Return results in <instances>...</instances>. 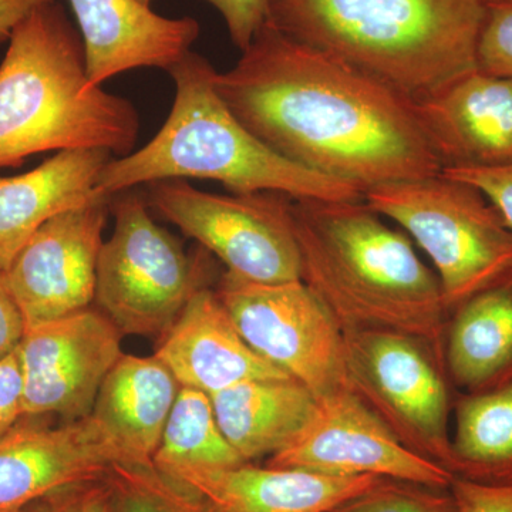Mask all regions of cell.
I'll return each instance as SVG.
<instances>
[{"label": "cell", "mask_w": 512, "mask_h": 512, "mask_svg": "<svg viewBox=\"0 0 512 512\" xmlns=\"http://www.w3.org/2000/svg\"><path fill=\"white\" fill-rule=\"evenodd\" d=\"M215 89L279 156L365 194L443 170L416 103L266 22Z\"/></svg>", "instance_id": "cell-1"}, {"label": "cell", "mask_w": 512, "mask_h": 512, "mask_svg": "<svg viewBox=\"0 0 512 512\" xmlns=\"http://www.w3.org/2000/svg\"><path fill=\"white\" fill-rule=\"evenodd\" d=\"M302 281L343 332L393 330L444 353L448 316L439 278L402 229L365 200H293Z\"/></svg>", "instance_id": "cell-2"}, {"label": "cell", "mask_w": 512, "mask_h": 512, "mask_svg": "<svg viewBox=\"0 0 512 512\" xmlns=\"http://www.w3.org/2000/svg\"><path fill=\"white\" fill-rule=\"evenodd\" d=\"M485 0H268L289 39L420 101L477 69Z\"/></svg>", "instance_id": "cell-3"}, {"label": "cell", "mask_w": 512, "mask_h": 512, "mask_svg": "<svg viewBox=\"0 0 512 512\" xmlns=\"http://www.w3.org/2000/svg\"><path fill=\"white\" fill-rule=\"evenodd\" d=\"M136 107L90 87L79 29L62 3L40 6L15 29L0 63V168L47 151L133 153Z\"/></svg>", "instance_id": "cell-4"}, {"label": "cell", "mask_w": 512, "mask_h": 512, "mask_svg": "<svg viewBox=\"0 0 512 512\" xmlns=\"http://www.w3.org/2000/svg\"><path fill=\"white\" fill-rule=\"evenodd\" d=\"M168 73L175 99L163 127L140 150L111 158L97 178V197L198 178L217 181L232 194L274 191L293 200H363L352 185L286 160L249 133L215 89L217 70L204 56L191 50Z\"/></svg>", "instance_id": "cell-5"}, {"label": "cell", "mask_w": 512, "mask_h": 512, "mask_svg": "<svg viewBox=\"0 0 512 512\" xmlns=\"http://www.w3.org/2000/svg\"><path fill=\"white\" fill-rule=\"evenodd\" d=\"M363 200L429 256L448 313L512 274V231L473 185L440 173L377 185Z\"/></svg>", "instance_id": "cell-6"}, {"label": "cell", "mask_w": 512, "mask_h": 512, "mask_svg": "<svg viewBox=\"0 0 512 512\" xmlns=\"http://www.w3.org/2000/svg\"><path fill=\"white\" fill-rule=\"evenodd\" d=\"M110 210L116 222L100 249L94 301L123 336L163 338L191 296L210 284V269L158 227L137 191L113 195Z\"/></svg>", "instance_id": "cell-7"}, {"label": "cell", "mask_w": 512, "mask_h": 512, "mask_svg": "<svg viewBox=\"0 0 512 512\" xmlns=\"http://www.w3.org/2000/svg\"><path fill=\"white\" fill-rule=\"evenodd\" d=\"M349 390L413 453L450 467L456 390L429 340L363 329L343 332Z\"/></svg>", "instance_id": "cell-8"}, {"label": "cell", "mask_w": 512, "mask_h": 512, "mask_svg": "<svg viewBox=\"0 0 512 512\" xmlns=\"http://www.w3.org/2000/svg\"><path fill=\"white\" fill-rule=\"evenodd\" d=\"M147 185L148 207L217 256L228 274L259 284L302 281L289 195L211 194L185 180Z\"/></svg>", "instance_id": "cell-9"}, {"label": "cell", "mask_w": 512, "mask_h": 512, "mask_svg": "<svg viewBox=\"0 0 512 512\" xmlns=\"http://www.w3.org/2000/svg\"><path fill=\"white\" fill-rule=\"evenodd\" d=\"M215 292L248 345L316 399L349 389L343 330L305 282L259 284L225 271Z\"/></svg>", "instance_id": "cell-10"}, {"label": "cell", "mask_w": 512, "mask_h": 512, "mask_svg": "<svg viewBox=\"0 0 512 512\" xmlns=\"http://www.w3.org/2000/svg\"><path fill=\"white\" fill-rule=\"evenodd\" d=\"M123 333L103 312L87 308L26 328L18 353L23 419L92 416L101 384L124 355Z\"/></svg>", "instance_id": "cell-11"}, {"label": "cell", "mask_w": 512, "mask_h": 512, "mask_svg": "<svg viewBox=\"0 0 512 512\" xmlns=\"http://www.w3.org/2000/svg\"><path fill=\"white\" fill-rule=\"evenodd\" d=\"M265 466L326 476H376L450 488L453 474L413 453L352 390L318 400L308 426Z\"/></svg>", "instance_id": "cell-12"}, {"label": "cell", "mask_w": 512, "mask_h": 512, "mask_svg": "<svg viewBox=\"0 0 512 512\" xmlns=\"http://www.w3.org/2000/svg\"><path fill=\"white\" fill-rule=\"evenodd\" d=\"M111 198L47 221L6 269V282L26 328L90 308Z\"/></svg>", "instance_id": "cell-13"}, {"label": "cell", "mask_w": 512, "mask_h": 512, "mask_svg": "<svg viewBox=\"0 0 512 512\" xmlns=\"http://www.w3.org/2000/svg\"><path fill=\"white\" fill-rule=\"evenodd\" d=\"M114 463L123 457L93 416L57 427L23 419L0 439V512L104 477Z\"/></svg>", "instance_id": "cell-14"}, {"label": "cell", "mask_w": 512, "mask_h": 512, "mask_svg": "<svg viewBox=\"0 0 512 512\" xmlns=\"http://www.w3.org/2000/svg\"><path fill=\"white\" fill-rule=\"evenodd\" d=\"M414 103L443 170L512 163L511 79L476 69Z\"/></svg>", "instance_id": "cell-15"}, {"label": "cell", "mask_w": 512, "mask_h": 512, "mask_svg": "<svg viewBox=\"0 0 512 512\" xmlns=\"http://www.w3.org/2000/svg\"><path fill=\"white\" fill-rule=\"evenodd\" d=\"M86 52L90 87L144 67L170 70L200 36L194 18H165L138 0H69Z\"/></svg>", "instance_id": "cell-16"}, {"label": "cell", "mask_w": 512, "mask_h": 512, "mask_svg": "<svg viewBox=\"0 0 512 512\" xmlns=\"http://www.w3.org/2000/svg\"><path fill=\"white\" fill-rule=\"evenodd\" d=\"M154 356L181 387L210 394L235 384L291 377L248 345L215 289H198L170 330L158 339Z\"/></svg>", "instance_id": "cell-17"}, {"label": "cell", "mask_w": 512, "mask_h": 512, "mask_svg": "<svg viewBox=\"0 0 512 512\" xmlns=\"http://www.w3.org/2000/svg\"><path fill=\"white\" fill-rule=\"evenodd\" d=\"M173 480L197 495L207 512H332L383 478L326 476L245 463L220 470L187 471Z\"/></svg>", "instance_id": "cell-18"}, {"label": "cell", "mask_w": 512, "mask_h": 512, "mask_svg": "<svg viewBox=\"0 0 512 512\" xmlns=\"http://www.w3.org/2000/svg\"><path fill=\"white\" fill-rule=\"evenodd\" d=\"M111 158L103 148L59 151L29 173L0 178V271L47 221L103 198L94 188Z\"/></svg>", "instance_id": "cell-19"}, {"label": "cell", "mask_w": 512, "mask_h": 512, "mask_svg": "<svg viewBox=\"0 0 512 512\" xmlns=\"http://www.w3.org/2000/svg\"><path fill=\"white\" fill-rule=\"evenodd\" d=\"M181 386L156 356L123 355L101 384L92 416L123 463L153 466Z\"/></svg>", "instance_id": "cell-20"}, {"label": "cell", "mask_w": 512, "mask_h": 512, "mask_svg": "<svg viewBox=\"0 0 512 512\" xmlns=\"http://www.w3.org/2000/svg\"><path fill=\"white\" fill-rule=\"evenodd\" d=\"M444 363L457 394L512 382V274L450 312Z\"/></svg>", "instance_id": "cell-21"}, {"label": "cell", "mask_w": 512, "mask_h": 512, "mask_svg": "<svg viewBox=\"0 0 512 512\" xmlns=\"http://www.w3.org/2000/svg\"><path fill=\"white\" fill-rule=\"evenodd\" d=\"M211 400L222 434L244 463L288 447L318 407L315 394L293 377L249 380Z\"/></svg>", "instance_id": "cell-22"}, {"label": "cell", "mask_w": 512, "mask_h": 512, "mask_svg": "<svg viewBox=\"0 0 512 512\" xmlns=\"http://www.w3.org/2000/svg\"><path fill=\"white\" fill-rule=\"evenodd\" d=\"M448 471L476 483L512 484V382L456 394Z\"/></svg>", "instance_id": "cell-23"}, {"label": "cell", "mask_w": 512, "mask_h": 512, "mask_svg": "<svg viewBox=\"0 0 512 512\" xmlns=\"http://www.w3.org/2000/svg\"><path fill=\"white\" fill-rule=\"evenodd\" d=\"M154 467L164 476L245 464L218 426L210 394L181 387L165 424Z\"/></svg>", "instance_id": "cell-24"}, {"label": "cell", "mask_w": 512, "mask_h": 512, "mask_svg": "<svg viewBox=\"0 0 512 512\" xmlns=\"http://www.w3.org/2000/svg\"><path fill=\"white\" fill-rule=\"evenodd\" d=\"M107 477L113 487L111 512H207L197 495L154 464L114 463Z\"/></svg>", "instance_id": "cell-25"}, {"label": "cell", "mask_w": 512, "mask_h": 512, "mask_svg": "<svg viewBox=\"0 0 512 512\" xmlns=\"http://www.w3.org/2000/svg\"><path fill=\"white\" fill-rule=\"evenodd\" d=\"M332 512H457V505L450 488L383 478Z\"/></svg>", "instance_id": "cell-26"}, {"label": "cell", "mask_w": 512, "mask_h": 512, "mask_svg": "<svg viewBox=\"0 0 512 512\" xmlns=\"http://www.w3.org/2000/svg\"><path fill=\"white\" fill-rule=\"evenodd\" d=\"M477 69L512 80V3L487 5L478 37Z\"/></svg>", "instance_id": "cell-27"}, {"label": "cell", "mask_w": 512, "mask_h": 512, "mask_svg": "<svg viewBox=\"0 0 512 512\" xmlns=\"http://www.w3.org/2000/svg\"><path fill=\"white\" fill-rule=\"evenodd\" d=\"M113 487L109 477L60 488L40 498L22 512H111Z\"/></svg>", "instance_id": "cell-28"}, {"label": "cell", "mask_w": 512, "mask_h": 512, "mask_svg": "<svg viewBox=\"0 0 512 512\" xmlns=\"http://www.w3.org/2000/svg\"><path fill=\"white\" fill-rule=\"evenodd\" d=\"M441 174L483 192L512 231V163L491 168H444Z\"/></svg>", "instance_id": "cell-29"}, {"label": "cell", "mask_w": 512, "mask_h": 512, "mask_svg": "<svg viewBox=\"0 0 512 512\" xmlns=\"http://www.w3.org/2000/svg\"><path fill=\"white\" fill-rule=\"evenodd\" d=\"M217 9L227 26L232 43L239 50L251 45L268 19V0H202Z\"/></svg>", "instance_id": "cell-30"}, {"label": "cell", "mask_w": 512, "mask_h": 512, "mask_svg": "<svg viewBox=\"0 0 512 512\" xmlns=\"http://www.w3.org/2000/svg\"><path fill=\"white\" fill-rule=\"evenodd\" d=\"M450 493L457 512H512V484H483L453 477Z\"/></svg>", "instance_id": "cell-31"}, {"label": "cell", "mask_w": 512, "mask_h": 512, "mask_svg": "<svg viewBox=\"0 0 512 512\" xmlns=\"http://www.w3.org/2000/svg\"><path fill=\"white\" fill-rule=\"evenodd\" d=\"M23 420V376L18 349L0 360V439Z\"/></svg>", "instance_id": "cell-32"}, {"label": "cell", "mask_w": 512, "mask_h": 512, "mask_svg": "<svg viewBox=\"0 0 512 512\" xmlns=\"http://www.w3.org/2000/svg\"><path fill=\"white\" fill-rule=\"evenodd\" d=\"M25 332V319L10 292L5 272L0 271V360L18 349Z\"/></svg>", "instance_id": "cell-33"}, {"label": "cell", "mask_w": 512, "mask_h": 512, "mask_svg": "<svg viewBox=\"0 0 512 512\" xmlns=\"http://www.w3.org/2000/svg\"><path fill=\"white\" fill-rule=\"evenodd\" d=\"M56 0H0V45L8 43L15 29L36 9Z\"/></svg>", "instance_id": "cell-34"}, {"label": "cell", "mask_w": 512, "mask_h": 512, "mask_svg": "<svg viewBox=\"0 0 512 512\" xmlns=\"http://www.w3.org/2000/svg\"><path fill=\"white\" fill-rule=\"evenodd\" d=\"M487 5H498V3H512V0H485Z\"/></svg>", "instance_id": "cell-35"}, {"label": "cell", "mask_w": 512, "mask_h": 512, "mask_svg": "<svg viewBox=\"0 0 512 512\" xmlns=\"http://www.w3.org/2000/svg\"><path fill=\"white\" fill-rule=\"evenodd\" d=\"M138 2L143 3V5L146 6H151V2H153V0H138Z\"/></svg>", "instance_id": "cell-36"}]
</instances>
